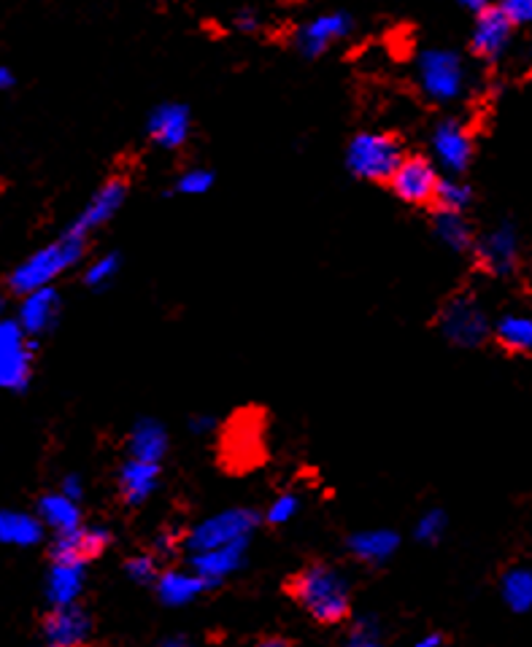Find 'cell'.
<instances>
[{"label":"cell","mask_w":532,"mask_h":647,"mask_svg":"<svg viewBox=\"0 0 532 647\" xmlns=\"http://www.w3.org/2000/svg\"><path fill=\"white\" fill-rule=\"evenodd\" d=\"M284 591L321 626H338L352 616V591L346 578L321 561L297 569L287 578Z\"/></svg>","instance_id":"1"},{"label":"cell","mask_w":532,"mask_h":647,"mask_svg":"<svg viewBox=\"0 0 532 647\" xmlns=\"http://www.w3.org/2000/svg\"><path fill=\"white\" fill-rule=\"evenodd\" d=\"M87 243L74 241L68 236H60L58 241L43 245V249L33 251L25 262L14 267L9 276V289L16 297H27V294L47 289L58 281L63 272L76 267V262L85 259Z\"/></svg>","instance_id":"2"},{"label":"cell","mask_w":532,"mask_h":647,"mask_svg":"<svg viewBox=\"0 0 532 647\" xmlns=\"http://www.w3.org/2000/svg\"><path fill=\"white\" fill-rule=\"evenodd\" d=\"M406 147L395 132H357L346 147V170L359 181L390 183L392 173L397 170Z\"/></svg>","instance_id":"3"},{"label":"cell","mask_w":532,"mask_h":647,"mask_svg":"<svg viewBox=\"0 0 532 647\" xmlns=\"http://www.w3.org/2000/svg\"><path fill=\"white\" fill-rule=\"evenodd\" d=\"M417 81L432 103H454L468 89V68L454 49H425L417 60Z\"/></svg>","instance_id":"4"},{"label":"cell","mask_w":532,"mask_h":647,"mask_svg":"<svg viewBox=\"0 0 532 647\" xmlns=\"http://www.w3.org/2000/svg\"><path fill=\"white\" fill-rule=\"evenodd\" d=\"M438 332L457 348H479L492 332V321L484 305L476 294L457 292L441 305L438 314Z\"/></svg>","instance_id":"5"},{"label":"cell","mask_w":532,"mask_h":647,"mask_svg":"<svg viewBox=\"0 0 532 647\" xmlns=\"http://www.w3.org/2000/svg\"><path fill=\"white\" fill-rule=\"evenodd\" d=\"M127 194H130V178L125 173H116V176L106 178V181L98 187V192L92 194L90 203L76 214V219L65 227L63 236L74 238V241L90 243V236L101 227H106L119 208L125 205Z\"/></svg>","instance_id":"6"},{"label":"cell","mask_w":532,"mask_h":647,"mask_svg":"<svg viewBox=\"0 0 532 647\" xmlns=\"http://www.w3.org/2000/svg\"><path fill=\"white\" fill-rule=\"evenodd\" d=\"M257 512L246 510V507H230V510H221L216 516L206 518V521L198 523L195 529L187 537V545L192 548V554H203V550L225 548V545L241 543V540H249V534L257 527Z\"/></svg>","instance_id":"7"},{"label":"cell","mask_w":532,"mask_h":647,"mask_svg":"<svg viewBox=\"0 0 532 647\" xmlns=\"http://www.w3.org/2000/svg\"><path fill=\"white\" fill-rule=\"evenodd\" d=\"M470 254L476 256L484 272L495 278H508L522 265V238L511 221H503V225L492 227L486 236L476 238Z\"/></svg>","instance_id":"8"},{"label":"cell","mask_w":532,"mask_h":647,"mask_svg":"<svg viewBox=\"0 0 532 647\" xmlns=\"http://www.w3.org/2000/svg\"><path fill=\"white\" fill-rule=\"evenodd\" d=\"M438 183H441V170L432 165L430 157L406 154L401 165H397V170L392 173L387 187L392 189V194L401 203L414 205V208H427V205H432Z\"/></svg>","instance_id":"9"},{"label":"cell","mask_w":532,"mask_h":647,"mask_svg":"<svg viewBox=\"0 0 532 647\" xmlns=\"http://www.w3.org/2000/svg\"><path fill=\"white\" fill-rule=\"evenodd\" d=\"M33 378V340L20 324L0 319V389L25 392Z\"/></svg>","instance_id":"10"},{"label":"cell","mask_w":532,"mask_h":647,"mask_svg":"<svg viewBox=\"0 0 532 647\" xmlns=\"http://www.w3.org/2000/svg\"><path fill=\"white\" fill-rule=\"evenodd\" d=\"M430 152L432 165L443 167L446 173H452V178H457L473 165V136L459 119H441L432 127Z\"/></svg>","instance_id":"11"},{"label":"cell","mask_w":532,"mask_h":647,"mask_svg":"<svg viewBox=\"0 0 532 647\" xmlns=\"http://www.w3.org/2000/svg\"><path fill=\"white\" fill-rule=\"evenodd\" d=\"M354 30V16L349 11H325V14L308 20L295 33V49L306 60H317L330 52L335 43L346 41Z\"/></svg>","instance_id":"12"},{"label":"cell","mask_w":532,"mask_h":647,"mask_svg":"<svg viewBox=\"0 0 532 647\" xmlns=\"http://www.w3.org/2000/svg\"><path fill=\"white\" fill-rule=\"evenodd\" d=\"M514 41V27L497 5H486L481 14L473 16L470 33V54L481 63H497L508 52Z\"/></svg>","instance_id":"13"},{"label":"cell","mask_w":532,"mask_h":647,"mask_svg":"<svg viewBox=\"0 0 532 647\" xmlns=\"http://www.w3.org/2000/svg\"><path fill=\"white\" fill-rule=\"evenodd\" d=\"M111 532L103 527H79L68 534H58L52 545V561L58 564H79L98 559L109 550Z\"/></svg>","instance_id":"14"},{"label":"cell","mask_w":532,"mask_h":647,"mask_svg":"<svg viewBox=\"0 0 532 647\" xmlns=\"http://www.w3.org/2000/svg\"><path fill=\"white\" fill-rule=\"evenodd\" d=\"M190 132L192 114L185 103H160L147 119L149 141L160 149H168V152L185 147L190 141Z\"/></svg>","instance_id":"15"},{"label":"cell","mask_w":532,"mask_h":647,"mask_svg":"<svg viewBox=\"0 0 532 647\" xmlns=\"http://www.w3.org/2000/svg\"><path fill=\"white\" fill-rule=\"evenodd\" d=\"M60 314H63V297H60L58 289L47 287L22 297L16 324H20V329L25 332L27 340H36L58 327Z\"/></svg>","instance_id":"16"},{"label":"cell","mask_w":532,"mask_h":647,"mask_svg":"<svg viewBox=\"0 0 532 647\" xmlns=\"http://www.w3.org/2000/svg\"><path fill=\"white\" fill-rule=\"evenodd\" d=\"M170 437L168 429L157 418H138L127 432V456L136 461H149V465H163L168 456Z\"/></svg>","instance_id":"17"},{"label":"cell","mask_w":532,"mask_h":647,"mask_svg":"<svg viewBox=\"0 0 532 647\" xmlns=\"http://www.w3.org/2000/svg\"><path fill=\"white\" fill-rule=\"evenodd\" d=\"M92 621L81 607H54L47 618H43V634H47L49 645H85L90 637Z\"/></svg>","instance_id":"18"},{"label":"cell","mask_w":532,"mask_h":647,"mask_svg":"<svg viewBox=\"0 0 532 647\" xmlns=\"http://www.w3.org/2000/svg\"><path fill=\"white\" fill-rule=\"evenodd\" d=\"M160 475H163V465H149V461L127 459L119 467L116 485H119V496L125 505L138 507L157 491Z\"/></svg>","instance_id":"19"},{"label":"cell","mask_w":532,"mask_h":647,"mask_svg":"<svg viewBox=\"0 0 532 647\" xmlns=\"http://www.w3.org/2000/svg\"><path fill=\"white\" fill-rule=\"evenodd\" d=\"M246 543L249 540H241V543L225 545V548H214V550H203V554H195V559H192V564H195V574L206 585L227 578V574L236 572V569L243 564V556H246Z\"/></svg>","instance_id":"20"},{"label":"cell","mask_w":532,"mask_h":647,"mask_svg":"<svg viewBox=\"0 0 532 647\" xmlns=\"http://www.w3.org/2000/svg\"><path fill=\"white\" fill-rule=\"evenodd\" d=\"M490 334L506 354L528 356L532 348V319L524 314H506L492 324Z\"/></svg>","instance_id":"21"},{"label":"cell","mask_w":532,"mask_h":647,"mask_svg":"<svg viewBox=\"0 0 532 647\" xmlns=\"http://www.w3.org/2000/svg\"><path fill=\"white\" fill-rule=\"evenodd\" d=\"M38 521H41V527L54 529L58 534H68L81 527V510L76 502H71L68 496H63L58 491V494L41 496V502H38Z\"/></svg>","instance_id":"22"},{"label":"cell","mask_w":532,"mask_h":647,"mask_svg":"<svg viewBox=\"0 0 532 647\" xmlns=\"http://www.w3.org/2000/svg\"><path fill=\"white\" fill-rule=\"evenodd\" d=\"M432 232L454 254H470L473 251L476 232L470 227V221L465 219V214H441V211H432Z\"/></svg>","instance_id":"23"},{"label":"cell","mask_w":532,"mask_h":647,"mask_svg":"<svg viewBox=\"0 0 532 647\" xmlns=\"http://www.w3.org/2000/svg\"><path fill=\"white\" fill-rule=\"evenodd\" d=\"M43 527L36 516L20 510H0V543L30 548L41 543Z\"/></svg>","instance_id":"24"},{"label":"cell","mask_w":532,"mask_h":647,"mask_svg":"<svg viewBox=\"0 0 532 647\" xmlns=\"http://www.w3.org/2000/svg\"><path fill=\"white\" fill-rule=\"evenodd\" d=\"M397 534L390 532V529H373V532H359L349 540V548L357 556L359 561H368V564H381V561L390 559L397 550Z\"/></svg>","instance_id":"25"},{"label":"cell","mask_w":532,"mask_h":647,"mask_svg":"<svg viewBox=\"0 0 532 647\" xmlns=\"http://www.w3.org/2000/svg\"><path fill=\"white\" fill-rule=\"evenodd\" d=\"M154 583H157V594L165 605H187L206 588V583L195 572H179V569L163 572Z\"/></svg>","instance_id":"26"},{"label":"cell","mask_w":532,"mask_h":647,"mask_svg":"<svg viewBox=\"0 0 532 647\" xmlns=\"http://www.w3.org/2000/svg\"><path fill=\"white\" fill-rule=\"evenodd\" d=\"M81 585H85V567L58 564V561H52V572H49V599H52L54 607L74 605Z\"/></svg>","instance_id":"27"},{"label":"cell","mask_w":532,"mask_h":647,"mask_svg":"<svg viewBox=\"0 0 532 647\" xmlns=\"http://www.w3.org/2000/svg\"><path fill=\"white\" fill-rule=\"evenodd\" d=\"M473 205V187L465 183L463 178H441L435 189V198H432V211H441V214H465V211Z\"/></svg>","instance_id":"28"},{"label":"cell","mask_w":532,"mask_h":647,"mask_svg":"<svg viewBox=\"0 0 532 647\" xmlns=\"http://www.w3.org/2000/svg\"><path fill=\"white\" fill-rule=\"evenodd\" d=\"M503 599L508 601V607L517 612H524L532 601V574L530 569L517 567L503 578Z\"/></svg>","instance_id":"29"},{"label":"cell","mask_w":532,"mask_h":647,"mask_svg":"<svg viewBox=\"0 0 532 647\" xmlns=\"http://www.w3.org/2000/svg\"><path fill=\"white\" fill-rule=\"evenodd\" d=\"M122 265V256L116 251H109V254L98 256L96 262H90V267L85 270V287L92 289V292H101V289L111 287V281L116 278Z\"/></svg>","instance_id":"30"},{"label":"cell","mask_w":532,"mask_h":647,"mask_svg":"<svg viewBox=\"0 0 532 647\" xmlns=\"http://www.w3.org/2000/svg\"><path fill=\"white\" fill-rule=\"evenodd\" d=\"M214 170L208 167H187L185 173H179L174 183L176 194H187V198H195V194H206L214 189Z\"/></svg>","instance_id":"31"},{"label":"cell","mask_w":532,"mask_h":647,"mask_svg":"<svg viewBox=\"0 0 532 647\" xmlns=\"http://www.w3.org/2000/svg\"><path fill=\"white\" fill-rule=\"evenodd\" d=\"M297 510H301V499H297V494H281L279 499L268 507L265 521H268L270 527H284L287 521H292V518L297 516Z\"/></svg>","instance_id":"32"},{"label":"cell","mask_w":532,"mask_h":647,"mask_svg":"<svg viewBox=\"0 0 532 647\" xmlns=\"http://www.w3.org/2000/svg\"><path fill=\"white\" fill-rule=\"evenodd\" d=\"M127 574H130L136 583H154L160 578L157 572V559L154 556H132L127 561Z\"/></svg>","instance_id":"33"},{"label":"cell","mask_w":532,"mask_h":647,"mask_svg":"<svg viewBox=\"0 0 532 647\" xmlns=\"http://www.w3.org/2000/svg\"><path fill=\"white\" fill-rule=\"evenodd\" d=\"M443 529H446V516H443V510H430L425 512L422 521H419L417 537L425 540V543H432V540L441 537Z\"/></svg>","instance_id":"34"},{"label":"cell","mask_w":532,"mask_h":647,"mask_svg":"<svg viewBox=\"0 0 532 647\" xmlns=\"http://www.w3.org/2000/svg\"><path fill=\"white\" fill-rule=\"evenodd\" d=\"M497 9L506 14V20L511 22L514 30H517V27H524L532 20V3H530V0H506V3H501Z\"/></svg>","instance_id":"35"},{"label":"cell","mask_w":532,"mask_h":647,"mask_svg":"<svg viewBox=\"0 0 532 647\" xmlns=\"http://www.w3.org/2000/svg\"><path fill=\"white\" fill-rule=\"evenodd\" d=\"M232 25H236V30L241 33H257L259 25H263V20H259V14L254 9H241L236 11V16H232Z\"/></svg>","instance_id":"36"},{"label":"cell","mask_w":532,"mask_h":647,"mask_svg":"<svg viewBox=\"0 0 532 647\" xmlns=\"http://www.w3.org/2000/svg\"><path fill=\"white\" fill-rule=\"evenodd\" d=\"M60 494L68 496L71 502H76V505H79V499L85 496V483H81L79 475H68L63 481V485H60Z\"/></svg>","instance_id":"37"},{"label":"cell","mask_w":532,"mask_h":647,"mask_svg":"<svg viewBox=\"0 0 532 647\" xmlns=\"http://www.w3.org/2000/svg\"><path fill=\"white\" fill-rule=\"evenodd\" d=\"M181 543V537L179 534H174V532H163L157 537V554H163V556H170L176 550V545Z\"/></svg>","instance_id":"38"},{"label":"cell","mask_w":532,"mask_h":647,"mask_svg":"<svg viewBox=\"0 0 532 647\" xmlns=\"http://www.w3.org/2000/svg\"><path fill=\"white\" fill-rule=\"evenodd\" d=\"M214 427H216V418L214 416H206V413H201V416H195L190 421L192 434H208Z\"/></svg>","instance_id":"39"},{"label":"cell","mask_w":532,"mask_h":647,"mask_svg":"<svg viewBox=\"0 0 532 647\" xmlns=\"http://www.w3.org/2000/svg\"><path fill=\"white\" fill-rule=\"evenodd\" d=\"M16 84V76L11 74V68H5V65H0V92H5V89H11Z\"/></svg>","instance_id":"40"},{"label":"cell","mask_w":532,"mask_h":647,"mask_svg":"<svg viewBox=\"0 0 532 647\" xmlns=\"http://www.w3.org/2000/svg\"><path fill=\"white\" fill-rule=\"evenodd\" d=\"M254 647H295V645H292L290 639H284V637H265V639H259V643Z\"/></svg>","instance_id":"41"},{"label":"cell","mask_w":532,"mask_h":647,"mask_svg":"<svg viewBox=\"0 0 532 647\" xmlns=\"http://www.w3.org/2000/svg\"><path fill=\"white\" fill-rule=\"evenodd\" d=\"M3 310H5V297L0 294V319H3Z\"/></svg>","instance_id":"42"},{"label":"cell","mask_w":532,"mask_h":647,"mask_svg":"<svg viewBox=\"0 0 532 647\" xmlns=\"http://www.w3.org/2000/svg\"><path fill=\"white\" fill-rule=\"evenodd\" d=\"M163 647H185L181 643H168V645H163Z\"/></svg>","instance_id":"43"},{"label":"cell","mask_w":532,"mask_h":647,"mask_svg":"<svg viewBox=\"0 0 532 647\" xmlns=\"http://www.w3.org/2000/svg\"><path fill=\"white\" fill-rule=\"evenodd\" d=\"M49 647H65V645H49ZM68 647H85V645H68Z\"/></svg>","instance_id":"44"}]
</instances>
